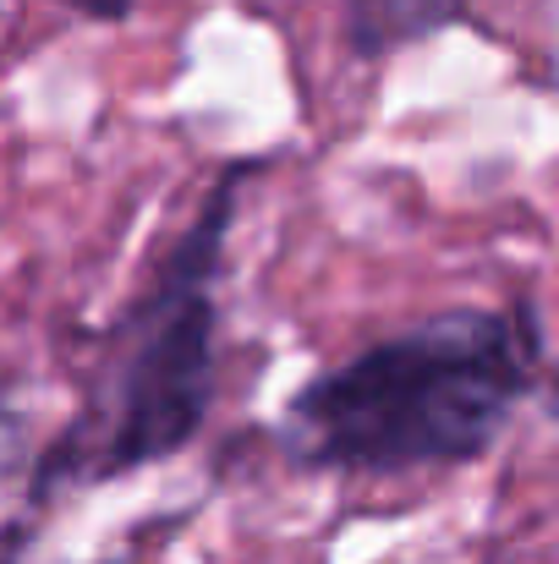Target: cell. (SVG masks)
I'll return each mask as SVG.
<instances>
[{"mask_svg": "<svg viewBox=\"0 0 559 564\" xmlns=\"http://www.w3.org/2000/svg\"><path fill=\"white\" fill-rule=\"evenodd\" d=\"M533 302L444 307L313 373L280 411V449L302 471H450L499 444L538 389Z\"/></svg>", "mask_w": 559, "mask_h": 564, "instance_id": "obj_1", "label": "cell"}, {"mask_svg": "<svg viewBox=\"0 0 559 564\" xmlns=\"http://www.w3.org/2000/svg\"><path fill=\"white\" fill-rule=\"evenodd\" d=\"M258 160H230L186 230L160 252L143 291L105 329L94 383L77 416L39 449L28 499L50 505L72 488H99L182 455L214 411L219 373V269L236 225V197Z\"/></svg>", "mask_w": 559, "mask_h": 564, "instance_id": "obj_2", "label": "cell"}, {"mask_svg": "<svg viewBox=\"0 0 559 564\" xmlns=\"http://www.w3.org/2000/svg\"><path fill=\"white\" fill-rule=\"evenodd\" d=\"M346 17V44L357 61H378L395 55L450 22L466 17V0H341Z\"/></svg>", "mask_w": 559, "mask_h": 564, "instance_id": "obj_3", "label": "cell"}, {"mask_svg": "<svg viewBox=\"0 0 559 564\" xmlns=\"http://www.w3.org/2000/svg\"><path fill=\"white\" fill-rule=\"evenodd\" d=\"M22 427H28V416H22V405H17V389L0 378V477H11V471H17Z\"/></svg>", "mask_w": 559, "mask_h": 564, "instance_id": "obj_4", "label": "cell"}, {"mask_svg": "<svg viewBox=\"0 0 559 564\" xmlns=\"http://www.w3.org/2000/svg\"><path fill=\"white\" fill-rule=\"evenodd\" d=\"M61 6H72L88 22H127L138 11V0H61Z\"/></svg>", "mask_w": 559, "mask_h": 564, "instance_id": "obj_5", "label": "cell"}, {"mask_svg": "<svg viewBox=\"0 0 559 564\" xmlns=\"http://www.w3.org/2000/svg\"><path fill=\"white\" fill-rule=\"evenodd\" d=\"M28 543H33V527L28 521H6L0 527V564H22L28 560Z\"/></svg>", "mask_w": 559, "mask_h": 564, "instance_id": "obj_6", "label": "cell"}]
</instances>
